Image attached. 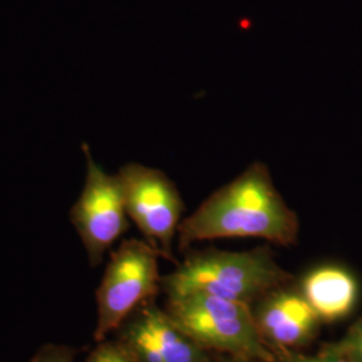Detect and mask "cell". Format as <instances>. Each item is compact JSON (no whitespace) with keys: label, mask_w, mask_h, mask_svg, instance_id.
<instances>
[{"label":"cell","mask_w":362,"mask_h":362,"mask_svg":"<svg viewBox=\"0 0 362 362\" xmlns=\"http://www.w3.org/2000/svg\"><path fill=\"white\" fill-rule=\"evenodd\" d=\"M177 233L181 250L223 238H259L293 246L298 242L299 219L276 191L269 168L257 161L181 220Z\"/></svg>","instance_id":"6da1fadb"},{"label":"cell","mask_w":362,"mask_h":362,"mask_svg":"<svg viewBox=\"0 0 362 362\" xmlns=\"http://www.w3.org/2000/svg\"><path fill=\"white\" fill-rule=\"evenodd\" d=\"M291 278L276 263L269 246L239 252L207 248L187 255L161 278V287L168 299L204 294L251 306Z\"/></svg>","instance_id":"7a4b0ae2"},{"label":"cell","mask_w":362,"mask_h":362,"mask_svg":"<svg viewBox=\"0 0 362 362\" xmlns=\"http://www.w3.org/2000/svg\"><path fill=\"white\" fill-rule=\"evenodd\" d=\"M167 311L206 350L228 353L243 361L279 362L262 336L251 306L223 298L192 294L168 299Z\"/></svg>","instance_id":"3957f363"},{"label":"cell","mask_w":362,"mask_h":362,"mask_svg":"<svg viewBox=\"0 0 362 362\" xmlns=\"http://www.w3.org/2000/svg\"><path fill=\"white\" fill-rule=\"evenodd\" d=\"M158 252L146 240H124L105 269L97 288L95 342L117 332L144 303L156 297L161 287Z\"/></svg>","instance_id":"277c9868"},{"label":"cell","mask_w":362,"mask_h":362,"mask_svg":"<svg viewBox=\"0 0 362 362\" xmlns=\"http://www.w3.org/2000/svg\"><path fill=\"white\" fill-rule=\"evenodd\" d=\"M129 219L160 257L173 259L184 202L175 182L158 170L128 164L118 172Z\"/></svg>","instance_id":"5b68a950"},{"label":"cell","mask_w":362,"mask_h":362,"mask_svg":"<svg viewBox=\"0 0 362 362\" xmlns=\"http://www.w3.org/2000/svg\"><path fill=\"white\" fill-rule=\"evenodd\" d=\"M86 156V177L76 204L71 208V221L91 266H98L105 252L128 230V212L118 175L106 173L91 157Z\"/></svg>","instance_id":"8992f818"},{"label":"cell","mask_w":362,"mask_h":362,"mask_svg":"<svg viewBox=\"0 0 362 362\" xmlns=\"http://www.w3.org/2000/svg\"><path fill=\"white\" fill-rule=\"evenodd\" d=\"M117 341L137 362H211L200 346L155 299L144 303L117 330Z\"/></svg>","instance_id":"52a82bcc"},{"label":"cell","mask_w":362,"mask_h":362,"mask_svg":"<svg viewBox=\"0 0 362 362\" xmlns=\"http://www.w3.org/2000/svg\"><path fill=\"white\" fill-rule=\"evenodd\" d=\"M254 315L264 339L284 350L306 345L321 321L302 291L281 287L262 298Z\"/></svg>","instance_id":"ba28073f"},{"label":"cell","mask_w":362,"mask_h":362,"mask_svg":"<svg viewBox=\"0 0 362 362\" xmlns=\"http://www.w3.org/2000/svg\"><path fill=\"white\" fill-rule=\"evenodd\" d=\"M302 294L321 321L334 322L353 310L358 298V284L348 269L324 264L303 278Z\"/></svg>","instance_id":"9c48e42d"},{"label":"cell","mask_w":362,"mask_h":362,"mask_svg":"<svg viewBox=\"0 0 362 362\" xmlns=\"http://www.w3.org/2000/svg\"><path fill=\"white\" fill-rule=\"evenodd\" d=\"M86 362H137L118 341L104 339L97 342Z\"/></svg>","instance_id":"30bf717a"},{"label":"cell","mask_w":362,"mask_h":362,"mask_svg":"<svg viewBox=\"0 0 362 362\" xmlns=\"http://www.w3.org/2000/svg\"><path fill=\"white\" fill-rule=\"evenodd\" d=\"M329 346L348 354L356 362H362V320L353 325L342 339L329 344Z\"/></svg>","instance_id":"8fae6325"},{"label":"cell","mask_w":362,"mask_h":362,"mask_svg":"<svg viewBox=\"0 0 362 362\" xmlns=\"http://www.w3.org/2000/svg\"><path fill=\"white\" fill-rule=\"evenodd\" d=\"M279 362H356L350 358L348 354L333 349L332 346L326 345L322 350L315 356H303L293 351H286L285 354L279 358Z\"/></svg>","instance_id":"7c38bea8"},{"label":"cell","mask_w":362,"mask_h":362,"mask_svg":"<svg viewBox=\"0 0 362 362\" xmlns=\"http://www.w3.org/2000/svg\"><path fill=\"white\" fill-rule=\"evenodd\" d=\"M77 350L67 345L49 344L37 351L28 362H76Z\"/></svg>","instance_id":"4fadbf2b"},{"label":"cell","mask_w":362,"mask_h":362,"mask_svg":"<svg viewBox=\"0 0 362 362\" xmlns=\"http://www.w3.org/2000/svg\"><path fill=\"white\" fill-rule=\"evenodd\" d=\"M235 362H248V361H243V360H238V358H236V361Z\"/></svg>","instance_id":"5bb4252c"}]
</instances>
